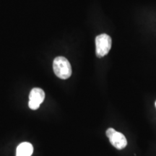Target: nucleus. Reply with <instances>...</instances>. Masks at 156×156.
I'll list each match as a JSON object with an SVG mask.
<instances>
[{"mask_svg":"<svg viewBox=\"0 0 156 156\" xmlns=\"http://www.w3.org/2000/svg\"><path fill=\"white\" fill-rule=\"evenodd\" d=\"M53 69L56 77L60 79H68L72 75L71 64L67 58L63 56H58L54 58Z\"/></svg>","mask_w":156,"mask_h":156,"instance_id":"nucleus-1","label":"nucleus"},{"mask_svg":"<svg viewBox=\"0 0 156 156\" xmlns=\"http://www.w3.org/2000/svg\"><path fill=\"white\" fill-rule=\"evenodd\" d=\"M96 55L98 57L106 56L112 48V38L107 34H101L95 38Z\"/></svg>","mask_w":156,"mask_h":156,"instance_id":"nucleus-2","label":"nucleus"},{"mask_svg":"<svg viewBox=\"0 0 156 156\" xmlns=\"http://www.w3.org/2000/svg\"><path fill=\"white\" fill-rule=\"evenodd\" d=\"M106 135L112 145L118 150H122L127 145V140L125 136L113 128H109L106 131Z\"/></svg>","mask_w":156,"mask_h":156,"instance_id":"nucleus-3","label":"nucleus"},{"mask_svg":"<svg viewBox=\"0 0 156 156\" xmlns=\"http://www.w3.org/2000/svg\"><path fill=\"white\" fill-rule=\"evenodd\" d=\"M45 98V93L42 89L35 87L30 91L29 95L28 106L32 110H36L39 108Z\"/></svg>","mask_w":156,"mask_h":156,"instance_id":"nucleus-4","label":"nucleus"},{"mask_svg":"<svg viewBox=\"0 0 156 156\" xmlns=\"http://www.w3.org/2000/svg\"><path fill=\"white\" fill-rule=\"evenodd\" d=\"M34 152V147L29 142H23L17 146L16 156H31Z\"/></svg>","mask_w":156,"mask_h":156,"instance_id":"nucleus-5","label":"nucleus"},{"mask_svg":"<svg viewBox=\"0 0 156 156\" xmlns=\"http://www.w3.org/2000/svg\"><path fill=\"white\" fill-rule=\"evenodd\" d=\"M155 107H156V101H155Z\"/></svg>","mask_w":156,"mask_h":156,"instance_id":"nucleus-6","label":"nucleus"}]
</instances>
